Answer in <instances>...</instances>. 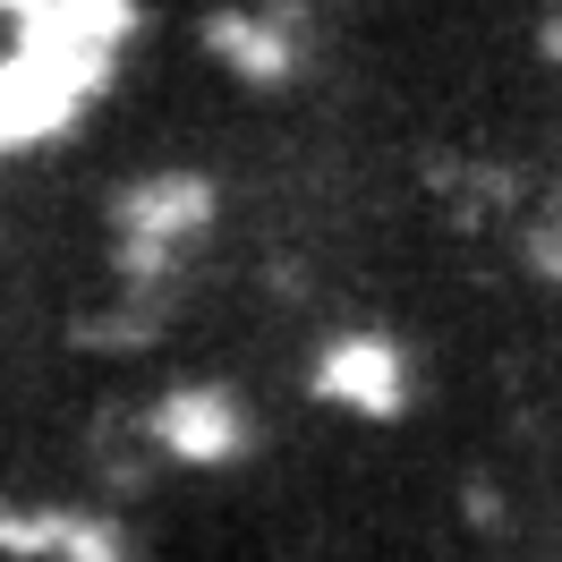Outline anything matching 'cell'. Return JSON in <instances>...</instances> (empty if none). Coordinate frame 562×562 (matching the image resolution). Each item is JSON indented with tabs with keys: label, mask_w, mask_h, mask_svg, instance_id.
Returning a JSON list of instances; mask_svg holds the SVG:
<instances>
[{
	"label": "cell",
	"mask_w": 562,
	"mask_h": 562,
	"mask_svg": "<svg viewBox=\"0 0 562 562\" xmlns=\"http://www.w3.org/2000/svg\"><path fill=\"white\" fill-rule=\"evenodd\" d=\"M213 52L239 77L265 86V77H281L299 60V26H290V18H213Z\"/></svg>",
	"instance_id": "obj_5"
},
{
	"label": "cell",
	"mask_w": 562,
	"mask_h": 562,
	"mask_svg": "<svg viewBox=\"0 0 562 562\" xmlns=\"http://www.w3.org/2000/svg\"><path fill=\"white\" fill-rule=\"evenodd\" d=\"M162 443L179 460H239L247 452V418L231 409V392H171L162 401Z\"/></svg>",
	"instance_id": "obj_3"
},
{
	"label": "cell",
	"mask_w": 562,
	"mask_h": 562,
	"mask_svg": "<svg viewBox=\"0 0 562 562\" xmlns=\"http://www.w3.org/2000/svg\"><path fill=\"white\" fill-rule=\"evenodd\" d=\"M324 401H341V409H358V418H392L401 401H409V367H401V350L392 341H341V350H324V375H316Z\"/></svg>",
	"instance_id": "obj_2"
},
{
	"label": "cell",
	"mask_w": 562,
	"mask_h": 562,
	"mask_svg": "<svg viewBox=\"0 0 562 562\" xmlns=\"http://www.w3.org/2000/svg\"><path fill=\"white\" fill-rule=\"evenodd\" d=\"M128 35H137L128 0H43V9H26L18 43L0 52V154L60 137L86 111V94L111 77Z\"/></svg>",
	"instance_id": "obj_1"
},
{
	"label": "cell",
	"mask_w": 562,
	"mask_h": 562,
	"mask_svg": "<svg viewBox=\"0 0 562 562\" xmlns=\"http://www.w3.org/2000/svg\"><path fill=\"white\" fill-rule=\"evenodd\" d=\"M0 554H60V562H120V528L60 520V512H0Z\"/></svg>",
	"instance_id": "obj_4"
}]
</instances>
